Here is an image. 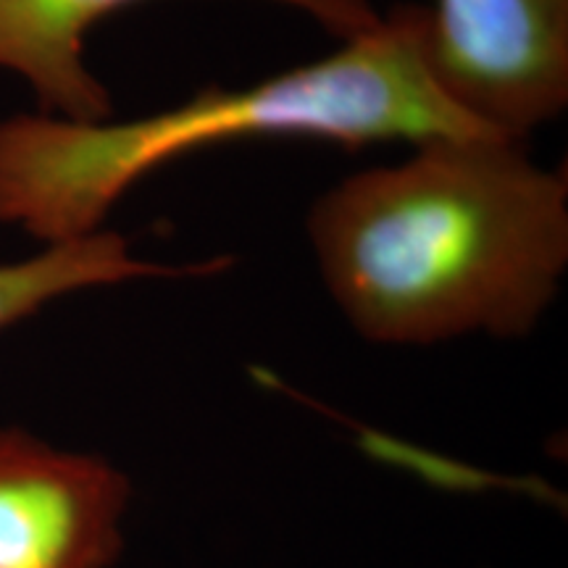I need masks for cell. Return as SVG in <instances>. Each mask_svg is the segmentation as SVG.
Here are the masks:
<instances>
[{
	"instance_id": "obj_1",
	"label": "cell",
	"mask_w": 568,
	"mask_h": 568,
	"mask_svg": "<svg viewBox=\"0 0 568 568\" xmlns=\"http://www.w3.org/2000/svg\"><path fill=\"white\" fill-rule=\"evenodd\" d=\"M487 130L414 142L355 172L305 216L318 274L376 345L535 332L568 266V172Z\"/></svg>"
},
{
	"instance_id": "obj_2",
	"label": "cell",
	"mask_w": 568,
	"mask_h": 568,
	"mask_svg": "<svg viewBox=\"0 0 568 568\" xmlns=\"http://www.w3.org/2000/svg\"><path fill=\"white\" fill-rule=\"evenodd\" d=\"M487 130L439 88L429 9L395 6L324 59L237 90L211 84L151 116L69 122L38 111L3 119L0 224L42 245L88 237L134 184L213 142L311 138L361 151Z\"/></svg>"
},
{
	"instance_id": "obj_3",
	"label": "cell",
	"mask_w": 568,
	"mask_h": 568,
	"mask_svg": "<svg viewBox=\"0 0 568 568\" xmlns=\"http://www.w3.org/2000/svg\"><path fill=\"white\" fill-rule=\"evenodd\" d=\"M429 63L460 111L527 140L568 109V0H435Z\"/></svg>"
},
{
	"instance_id": "obj_4",
	"label": "cell",
	"mask_w": 568,
	"mask_h": 568,
	"mask_svg": "<svg viewBox=\"0 0 568 568\" xmlns=\"http://www.w3.org/2000/svg\"><path fill=\"white\" fill-rule=\"evenodd\" d=\"M126 506L119 468L0 429V568H111Z\"/></svg>"
},
{
	"instance_id": "obj_5",
	"label": "cell",
	"mask_w": 568,
	"mask_h": 568,
	"mask_svg": "<svg viewBox=\"0 0 568 568\" xmlns=\"http://www.w3.org/2000/svg\"><path fill=\"white\" fill-rule=\"evenodd\" d=\"M145 0H0V69L34 92L38 111L69 122L113 119V98L84 61L88 32ZM311 13L347 40L379 13L368 0H268Z\"/></svg>"
},
{
	"instance_id": "obj_6",
	"label": "cell",
	"mask_w": 568,
	"mask_h": 568,
	"mask_svg": "<svg viewBox=\"0 0 568 568\" xmlns=\"http://www.w3.org/2000/svg\"><path fill=\"white\" fill-rule=\"evenodd\" d=\"M230 255L193 264H161L132 253L130 240L119 232L98 230L88 237L45 245L30 258L0 264V332L24 322L61 297L84 290L145 280H197L224 274Z\"/></svg>"
}]
</instances>
